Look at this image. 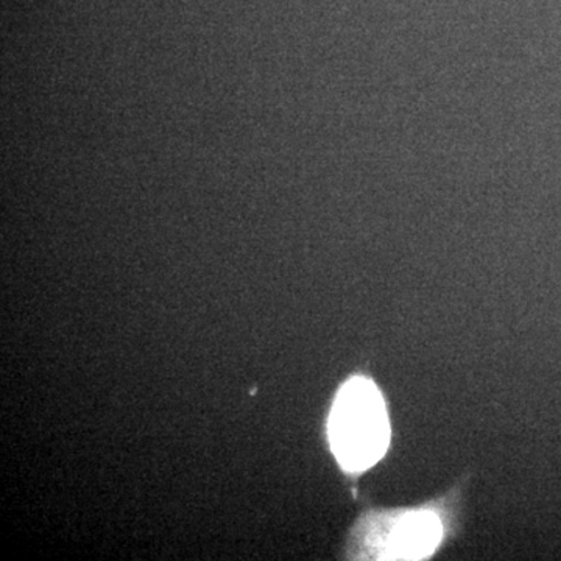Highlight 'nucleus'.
I'll use <instances>...</instances> for the list:
<instances>
[{
    "label": "nucleus",
    "instance_id": "1",
    "mask_svg": "<svg viewBox=\"0 0 561 561\" xmlns=\"http://www.w3.org/2000/svg\"><path fill=\"white\" fill-rule=\"evenodd\" d=\"M330 440L343 470L360 472L378 463L389 448L390 423L381 391L365 378H353L332 405Z\"/></svg>",
    "mask_w": 561,
    "mask_h": 561
},
{
    "label": "nucleus",
    "instance_id": "2",
    "mask_svg": "<svg viewBox=\"0 0 561 561\" xmlns=\"http://www.w3.org/2000/svg\"><path fill=\"white\" fill-rule=\"evenodd\" d=\"M440 519L431 512H413L391 526L382 559L419 560L430 556L442 540Z\"/></svg>",
    "mask_w": 561,
    "mask_h": 561
}]
</instances>
